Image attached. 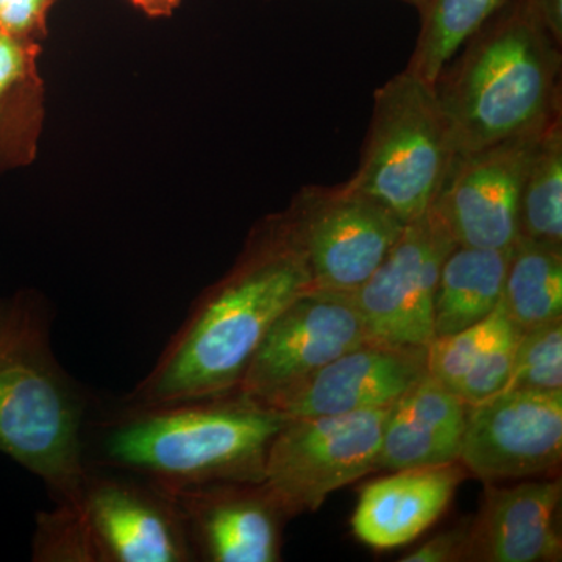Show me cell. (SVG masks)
<instances>
[{"label":"cell","mask_w":562,"mask_h":562,"mask_svg":"<svg viewBox=\"0 0 562 562\" xmlns=\"http://www.w3.org/2000/svg\"><path fill=\"white\" fill-rule=\"evenodd\" d=\"M308 291L312 279L281 214L266 217L125 402L158 405L233 394L273 321Z\"/></svg>","instance_id":"cell-1"},{"label":"cell","mask_w":562,"mask_h":562,"mask_svg":"<svg viewBox=\"0 0 562 562\" xmlns=\"http://www.w3.org/2000/svg\"><path fill=\"white\" fill-rule=\"evenodd\" d=\"M286 416L238 392L198 401L124 402L95 427L88 465L132 473L162 490L262 482Z\"/></svg>","instance_id":"cell-2"},{"label":"cell","mask_w":562,"mask_h":562,"mask_svg":"<svg viewBox=\"0 0 562 562\" xmlns=\"http://www.w3.org/2000/svg\"><path fill=\"white\" fill-rule=\"evenodd\" d=\"M562 46L527 0H512L435 81L457 155L541 132L562 114Z\"/></svg>","instance_id":"cell-3"},{"label":"cell","mask_w":562,"mask_h":562,"mask_svg":"<svg viewBox=\"0 0 562 562\" xmlns=\"http://www.w3.org/2000/svg\"><path fill=\"white\" fill-rule=\"evenodd\" d=\"M50 313L35 292L3 299L0 316V452L69 503L87 476L88 398L50 344Z\"/></svg>","instance_id":"cell-4"},{"label":"cell","mask_w":562,"mask_h":562,"mask_svg":"<svg viewBox=\"0 0 562 562\" xmlns=\"http://www.w3.org/2000/svg\"><path fill=\"white\" fill-rule=\"evenodd\" d=\"M33 561L191 562L171 495L132 473L88 465L79 494L38 514Z\"/></svg>","instance_id":"cell-5"},{"label":"cell","mask_w":562,"mask_h":562,"mask_svg":"<svg viewBox=\"0 0 562 562\" xmlns=\"http://www.w3.org/2000/svg\"><path fill=\"white\" fill-rule=\"evenodd\" d=\"M454 158L435 87L405 69L373 94L360 166L347 183L406 225L432 209Z\"/></svg>","instance_id":"cell-6"},{"label":"cell","mask_w":562,"mask_h":562,"mask_svg":"<svg viewBox=\"0 0 562 562\" xmlns=\"http://www.w3.org/2000/svg\"><path fill=\"white\" fill-rule=\"evenodd\" d=\"M391 408L286 417L269 447L262 484L288 519L317 512L333 492L379 469Z\"/></svg>","instance_id":"cell-7"},{"label":"cell","mask_w":562,"mask_h":562,"mask_svg":"<svg viewBox=\"0 0 562 562\" xmlns=\"http://www.w3.org/2000/svg\"><path fill=\"white\" fill-rule=\"evenodd\" d=\"M314 291L351 294L379 268L405 224L382 203L351 188H302L281 211Z\"/></svg>","instance_id":"cell-8"},{"label":"cell","mask_w":562,"mask_h":562,"mask_svg":"<svg viewBox=\"0 0 562 562\" xmlns=\"http://www.w3.org/2000/svg\"><path fill=\"white\" fill-rule=\"evenodd\" d=\"M457 246L435 210L403 228L351 302L371 341L428 347L435 339V295L447 255Z\"/></svg>","instance_id":"cell-9"},{"label":"cell","mask_w":562,"mask_h":562,"mask_svg":"<svg viewBox=\"0 0 562 562\" xmlns=\"http://www.w3.org/2000/svg\"><path fill=\"white\" fill-rule=\"evenodd\" d=\"M368 339L350 295L308 291L273 321L236 392L269 406Z\"/></svg>","instance_id":"cell-10"},{"label":"cell","mask_w":562,"mask_h":562,"mask_svg":"<svg viewBox=\"0 0 562 562\" xmlns=\"http://www.w3.org/2000/svg\"><path fill=\"white\" fill-rule=\"evenodd\" d=\"M562 458V391L505 390L469 406L460 462L486 483L546 475Z\"/></svg>","instance_id":"cell-11"},{"label":"cell","mask_w":562,"mask_h":562,"mask_svg":"<svg viewBox=\"0 0 562 562\" xmlns=\"http://www.w3.org/2000/svg\"><path fill=\"white\" fill-rule=\"evenodd\" d=\"M541 132L457 155L432 210L454 243L512 249L519 238L520 191Z\"/></svg>","instance_id":"cell-12"},{"label":"cell","mask_w":562,"mask_h":562,"mask_svg":"<svg viewBox=\"0 0 562 562\" xmlns=\"http://www.w3.org/2000/svg\"><path fill=\"white\" fill-rule=\"evenodd\" d=\"M162 491L171 495L179 509L195 561L281 560L288 516L262 482L211 483Z\"/></svg>","instance_id":"cell-13"},{"label":"cell","mask_w":562,"mask_h":562,"mask_svg":"<svg viewBox=\"0 0 562 562\" xmlns=\"http://www.w3.org/2000/svg\"><path fill=\"white\" fill-rule=\"evenodd\" d=\"M428 373L427 347L364 341L269 405L286 417L391 408Z\"/></svg>","instance_id":"cell-14"},{"label":"cell","mask_w":562,"mask_h":562,"mask_svg":"<svg viewBox=\"0 0 562 562\" xmlns=\"http://www.w3.org/2000/svg\"><path fill=\"white\" fill-rule=\"evenodd\" d=\"M561 497L560 480L508 487L486 483L480 512L468 525L464 561H561Z\"/></svg>","instance_id":"cell-15"},{"label":"cell","mask_w":562,"mask_h":562,"mask_svg":"<svg viewBox=\"0 0 562 562\" xmlns=\"http://www.w3.org/2000/svg\"><path fill=\"white\" fill-rule=\"evenodd\" d=\"M469 472L460 461L403 469L362 487L351 516L358 541L375 550L413 542L438 522Z\"/></svg>","instance_id":"cell-16"},{"label":"cell","mask_w":562,"mask_h":562,"mask_svg":"<svg viewBox=\"0 0 562 562\" xmlns=\"http://www.w3.org/2000/svg\"><path fill=\"white\" fill-rule=\"evenodd\" d=\"M468 408L427 373L392 406L380 443L379 469L394 472L460 461Z\"/></svg>","instance_id":"cell-17"},{"label":"cell","mask_w":562,"mask_h":562,"mask_svg":"<svg viewBox=\"0 0 562 562\" xmlns=\"http://www.w3.org/2000/svg\"><path fill=\"white\" fill-rule=\"evenodd\" d=\"M520 330L497 308L464 330L438 336L427 347L428 373L468 406L505 390Z\"/></svg>","instance_id":"cell-18"},{"label":"cell","mask_w":562,"mask_h":562,"mask_svg":"<svg viewBox=\"0 0 562 562\" xmlns=\"http://www.w3.org/2000/svg\"><path fill=\"white\" fill-rule=\"evenodd\" d=\"M41 43L0 32V176L38 154L44 124Z\"/></svg>","instance_id":"cell-19"},{"label":"cell","mask_w":562,"mask_h":562,"mask_svg":"<svg viewBox=\"0 0 562 562\" xmlns=\"http://www.w3.org/2000/svg\"><path fill=\"white\" fill-rule=\"evenodd\" d=\"M512 250L453 247L436 288L435 338L464 330L497 308Z\"/></svg>","instance_id":"cell-20"},{"label":"cell","mask_w":562,"mask_h":562,"mask_svg":"<svg viewBox=\"0 0 562 562\" xmlns=\"http://www.w3.org/2000/svg\"><path fill=\"white\" fill-rule=\"evenodd\" d=\"M501 305L520 330L562 317V247L517 238Z\"/></svg>","instance_id":"cell-21"},{"label":"cell","mask_w":562,"mask_h":562,"mask_svg":"<svg viewBox=\"0 0 562 562\" xmlns=\"http://www.w3.org/2000/svg\"><path fill=\"white\" fill-rule=\"evenodd\" d=\"M512 0H424L420 31L406 69L435 85L465 41Z\"/></svg>","instance_id":"cell-22"},{"label":"cell","mask_w":562,"mask_h":562,"mask_svg":"<svg viewBox=\"0 0 562 562\" xmlns=\"http://www.w3.org/2000/svg\"><path fill=\"white\" fill-rule=\"evenodd\" d=\"M519 238L562 247V114L543 128L525 173Z\"/></svg>","instance_id":"cell-23"},{"label":"cell","mask_w":562,"mask_h":562,"mask_svg":"<svg viewBox=\"0 0 562 562\" xmlns=\"http://www.w3.org/2000/svg\"><path fill=\"white\" fill-rule=\"evenodd\" d=\"M505 390L562 391V317L522 331Z\"/></svg>","instance_id":"cell-24"},{"label":"cell","mask_w":562,"mask_h":562,"mask_svg":"<svg viewBox=\"0 0 562 562\" xmlns=\"http://www.w3.org/2000/svg\"><path fill=\"white\" fill-rule=\"evenodd\" d=\"M55 3L57 0H0V32L43 44Z\"/></svg>","instance_id":"cell-25"},{"label":"cell","mask_w":562,"mask_h":562,"mask_svg":"<svg viewBox=\"0 0 562 562\" xmlns=\"http://www.w3.org/2000/svg\"><path fill=\"white\" fill-rule=\"evenodd\" d=\"M468 543V525H460L452 530L439 532L414 552L402 558L403 562H461L465 557Z\"/></svg>","instance_id":"cell-26"},{"label":"cell","mask_w":562,"mask_h":562,"mask_svg":"<svg viewBox=\"0 0 562 562\" xmlns=\"http://www.w3.org/2000/svg\"><path fill=\"white\" fill-rule=\"evenodd\" d=\"M535 16L562 46V0H527Z\"/></svg>","instance_id":"cell-27"},{"label":"cell","mask_w":562,"mask_h":562,"mask_svg":"<svg viewBox=\"0 0 562 562\" xmlns=\"http://www.w3.org/2000/svg\"><path fill=\"white\" fill-rule=\"evenodd\" d=\"M127 2L144 16L150 18V20H162V18H171L176 13L181 0H127Z\"/></svg>","instance_id":"cell-28"},{"label":"cell","mask_w":562,"mask_h":562,"mask_svg":"<svg viewBox=\"0 0 562 562\" xmlns=\"http://www.w3.org/2000/svg\"><path fill=\"white\" fill-rule=\"evenodd\" d=\"M402 2H405V3H408V5H412L414 7V9H419V7L422 5V2H424V0H402Z\"/></svg>","instance_id":"cell-29"},{"label":"cell","mask_w":562,"mask_h":562,"mask_svg":"<svg viewBox=\"0 0 562 562\" xmlns=\"http://www.w3.org/2000/svg\"><path fill=\"white\" fill-rule=\"evenodd\" d=\"M3 301H0V316H2Z\"/></svg>","instance_id":"cell-30"}]
</instances>
